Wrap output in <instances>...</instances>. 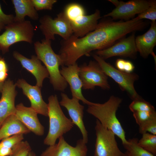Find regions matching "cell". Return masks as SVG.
I'll list each match as a JSON object with an SVG mask.
<instances>
[{
    "label": "cell",
    "mask_w": 156,
    "mask_h": 156,
    "mask_svg": "<svg viewBox=\"0 0 156 156\" xmlns=\"http://www.w3.org/2000/svg\"><path fill=\"white\" fill-rule=\"evenodd\" d=\"M108 1L112 3L116 7H117L119 5L120 2V1L117 0H109Z\"/></svg>",
    "instance_id": "38"
},
{
    "label": "cell",
    "mask_w": 156,
    "mask_h": 156,
    "mask_svg": "<svg viewBox=\"0 0 156 156\" xmlns=\"http://www.w3.org/2000/svg\"><path fill=\"white\" fill-rule=\"evenodd\" d=\"M3 83H0V93L1 92Z\"/></svg>",
    "instance_id": "40"
},
{
    "label": "cell",
    "mask_w": 156,
    "mask_h": 156,
    "mask_svg": "<svg viewBox=\"0 0 156 156\" xmlns=\"http://www.w3.org/2000/svg\"><path fill=\"white\" fill-rule=\"evenodd\" d=\"M33 4L37 11L42 10H51L56 0H31Z\"/></svg>",
    "instance_id": "32"
},
{
    "label": "cell",
    "mask_w": 156,
    "mask_h": 156,
    "mask_svg": "<svg viewBox=\"0 0 156 156\" xmlns=\"http://www.w3.org/2000/svg\"><path fill=\"white\" fill-rule=\"evenodd\" d=\"M38 114L31 107L25 106L22 103L16 106L14 114L30 131L38 136L43 135L44 128L40 122Z\"/></svg>",
    "instance_id": "17"
},
{
    "label": "cell",
    "mask_w": 156,
    "mask_h": 156,
    "mask_svg": "<svg viewBox=\"0 0 156 156\" xmlns=\"http://www.w3.org/2000/svg\"><path fill=\"white\" fill-rule=\"evenodd\" d=\"M133 115L138 126L148 120L156 118V112L146 111H137L133 112Z\"/></svg>",
    "instance_id": "28"
},
{
    "label": "cell",
    "mask_w": 156,
    "mask_h": 156,
    "mask_svg": "<svg viewBox=\"0 0 156 156\" xmlns=\"http://www.w3.org/2000/svg\"><path fill=\"white\" fill-rule=\"evenodd\" d=\"M145 24L142 20L135 18L126 21H104L98 23L93 31L83 37L76 38L75 47L80 54L87 55L93 51L110 47L128 34L141 30Z\"/></svg>",
    "instance_id": "1"
},
{
    "label": "cell",
    "mask_w": 156,
    "mask_h": 156,
    "mask_svg": "<svg viewBox=\"0 0 156 156\" xmlns=\"http://www.w3.org/2000/svg\"><path fill=\"white\" fill-rule=\"evenodd\" d=\"M129 108L133 112L141 111H155L154 107L141 97L133 100L129 105Z\"/></svg>",
    "instance_id": "26"
},
{
    "label": "cell",
    "mask_w": 156,
    "mask_h": 156,
    "mask_svg": "<svg viewBox=\"0 0 156 156\" xmlns=\"http://www.w3.org/2000/svg\"><path fill=\"white\" fill-rule=\"evenodd\" d=\"M30 131L12 114L9 116L0 127V141L18 134H27Z\"/></svg>",
    "instance_id": "21"
},
{
    "label": "cell",
    "mask_w": 156,
    "mask_h": 156,
    "mask_svg": "<svg viewBox=\"0 0 156 156\" xmlns=\"http://www.w3.org/2000/svg\"><path fill=\"white\" fill-rule=\"evenodd\" d=\"M58 139L57 143L49 146L40 156H87L88 148L82 139L77 141L75 146L69 144L63 136Z\"/></svg>",
    "instance_id": "11"
},
{
    "label": "cell",
    "mask_w": 156,
    "mask_h": 156,
    "mask_svg": "<svg viewBox=\"0 0 156 156\" xmlns=\"http://www.w3.org/2000/svg\"><path fill=\"white\" fill-rule=\"evenodd\" d=\"M136 19L142 20L147 19L152 21H155L156 20V1L153 0L151 5L146 10L138 14Z\"/></svg>",
    "instance_id": "29"
},
{
    "label": "cell",
    "mask_w": 156,
    "mask_h": 156,
    "mask_svg": "<svg viewBox=\"0 0 156 156\" xmlns=\"http://www.w3.org/2000/svg\"><path fill=\"white\" fill-rule=\"evenodd\" d=\"M134 68V66L131 62L126 60L123 72L127 73H131L133 72Z\"/></svg>",
    "instance_id": "35"
},
{
    "label": "cell",
    "mask_w": 156,
    "mask_h": 156,
    "mask_svg": "<svg viewBox=\"0 0 156 156\" xmlns=\"http://www.w3.org/2000/svg\"><path fill=\"white\" fill-rule=\"evenodd\" d=\"M135 32L128 37L123 38L117 43L105 49L97 51L95 54L104 60L115 56L136 58L137 51L135 42Z\"/></svg>",
    "instance_id": "10"
},
{
    "label": "cell",
    "mask_w": 156,
    "mask_h": 156,
    "mask_svg": "<svg viewBox=\"0 0 156 156\" xmlns=\"http://www.w3.org/2000/svg\"><path fill=\"white\" fill-rule=\"evenodd\" d=\"M0 35V51L3 54L8 52L10 46L15 43L22 41L32 43L34 28L30 21H14Z\"/></svg>",
    "instance_id": "5"
},
{
    "label": "cell",
    "mask_w": 156,
    "mask_h": 156,
    "mask_svg": "<svg viewBox=\"0 0 156 156\" xmlns=\"http://www.w3.org/2000/svg\"><path fill=\"white\" fill-rule=\"evenodd\" d=\"M31 151L29 142L27 141H22L13 148L11 153L9 156H28Z\"/></svg>",
    "instance_id": "27"
},
{
    "label": "cell",
    "mask_w": 156,
    "mask_h": 156,
    "mask_svg": "<svg viewBox=\"0 0 156 156\" xmlns=\"http://www.w3.org/2000/svg\"><path fill=\"white\" fill-rule=\"evenodd\" d=\"M13 14H7L3 11L0 3V32L5 29L8 25L14 21Z\"/></svg>",
    "instance_id": "33"
},
{
    "label": "cell",
    "mask_w": 156,
    "mask_h": 156,
    "mask_svg": "<svg viewBox=\"0 0 156 156\" xmlns=\"http://www.w3.org/2000/svg\"><path fill=\"white\" fill-rule=\"evenodd\" d=\"M135 44L137 52L143 58H146L150 55L153 57L156 62V55L153 49L156 44V23L152 21L150 27L144 34L135 38Z\"/></svg>",
    "instance_id": "20"
},
{
    "label": "cell",
    "mask_w": 156,
    "mask_h": 156,
    "mask_svg": "<svg viewBox=\"0 0 156 156\" xmlns=\"http://www.w3.org/2000/svg\"><path fill=\"white\" fill-rule=\"evenodd\" d=\"M51 40L45 39L40 42L34 43L37 57L44 64L49 75L50 82L55 90L64 92L68 83L61 75L59 67L61 60L58 54H56L51 47Z\"/></svg>",
    "instance_id": "3"
},
{
    "label": "cell",
    "mask_w": 156,
    "mask_h": 156,
    "mask_svg": "<svg viewBox=\"0 0 156 156\" xmlns=\"http://www.w3.org/2000/svg\"><path fill=\"white\" fill-rule=\"evenodd\" d=\"M23 134L14 135L2 140L0 145L12 149L16 144L23 141L24 138Z\"/></svg>",
    "instance_id": "30"
},
{
    "label": "cell",
    "mask_w": 156,
    "mask_h": 156,
    "mask_svg": "<svg viewBox=\"0 0 156 156\" xmlns=\"http://www.w3.org/2000/svg\"><path fill=\"white\" fill-rule=\"evenodd\" d=\"M138 140L137 138L129 139L127 143L123 144L126 156H155L139 146Z\"/></svg>",
    "instance_id": "23"
},
{
    "label": "cell",
    "mask_w": 156,
    "mask_h": 156,
    "mask_svg": "<svg viewBox=\"0 0 156 156\" xmlns=\"http://www.w3.org/2000/svg\"><path fill=\"white\" fill-rule=\"evenodd\" d=\"M100 18V11L97 10L90 15H81L69 21L73 35L77 37L81 38L93 31L97 27Z\"/></svg>",
    "instance_id": "19"
},
{
    "label": "cell",
    "mask_w": 156,
    "mask_h": 156,
    "mask_svg": "<svg viewBox=\"0 0 156 156\" xmlns=\"http://www.w3.org/2000/svg\"><path fill=\"white\" fill-rule=\"evenodd\" d=\"M28 156H36V155L34 152L31 151L29 153Z\"/></svg>",
    "instance_id": "39"
},
{
    "label": "cell",
    "mask_w": 156,
    "mask_h": 156,
    "mask_svg": "<svg viewBox=\"0 0 156 156\" xmlns=\"http://www.w3.org/2000/svg\"><path fill=\"white\" fill-rule=\"evenodd\" d=\"M15 84L22 89L23 94L29 100L30 107L38 114L48 116V104L42 98L40 88L36 85H30L23 79H19Z\"/></svg>",
    "instance_id": "15"
},
{
    "label": "cell",
    "mask_w": 156,
    "mask_h": 156,
    "mask_svg": "<svg viewBox=\"0 0 156 156\" xmlns=\"http://www.w3.org/2000/svg\"><path fill=\"white\" fill-rule=\"evenodd\" d=\"M79 74L83 89L93 90L96 86L103 90L110 88L108 76L96 61H91L88 64L80 66Z\"/></svg>",
    "instance_id": "9"
},
{
    "label": "cell",
    "mask_w": 156,
    "mask_h": 156,
    "mask_svg": "<svg viewBox=\"0 0 156 156\" xmlns=\"http://www.w3.org/2000/svg\"><path fill=\"white\" fill-rule=\"evenodd\" d=\"M39 22V28L45 39L54 40L55 35L57 34L65 40L73 34L70 22L63 12L54 18L48 15H44L40 18Z\"/></svg>",
    "instance_id": "7"
},
{
    "label": "cell",
    "mask_w": 156,
    "mask_h": 156,
    "mask_svg": "<svg viewBox=\"0 0 156 156\" xmlns=\"http://www.w3.org/2000/svg\"><path fill=\"white\" fill-rule=\"evenodd\" d=\"M153 0H133L125 2L120 1L119 5L112 12L104 16L111 17L114 20L125 19L127 21L139 14L151 5Z\"/></svg>",
    "instance_id": "12"
},
{
    "label": "cell",
    "mask_w": 156,
    "mask_h": 156,
    "mask_svg": "<svg viewBox=\"0 0 156 156\" xmlns=\"http://www.w3.org/2000/svg\"><path fill=\"white\" fill-rule=\"evenodd\" d=\"M95 129L96 138L94 156H126L119 149L114 133L97 119Z\"/></svg>",
    "instance_id": "8"
},
{
    "label": "cell",
    "mask_w": 156,
    "mask_h": 156,
    "mask_svg": "<svg viewBox=\"0 0 156 156\" xmlns=\"http://www.w3.org/2000/svg\"><path fill=\"white\" fill-rule=\"evenodd\" d=\"M16 86L10 79L3 83L0 100V127L9 116L15 112V101L17 93Z\"/></svg>",
    "instance_id": "14"
},
{
    "label": "cell",
    "mask_w": 156,
    "mask_h": 156,
    "mask_svg": "<svg viewBox=\"0 0 156 156\" xmlns=\"http://www.w3.org/2000/svg\"><path fill=\"white\" fill-rule=\"evenodd\" d=\"M15 12L14 21L21 22L25 21L27 16L34 20H37L39 15L31 0H12Z\"/></svg>",
    "instance_id": "22"
},
{
    "label": "cell",
    "mask_w": 156,
    "mask_h": 156,
    "mask_svg": "<svg viewBox=\"0 0 156 156\" xmlns=\"http://www.w3.org/2000/svg\"><path fill=\"white\" fill-rule=\"evenodd\" d=\"M61 100L59 102L60 105L67 110L70 119L79 129L82 135V139L86 144L88 141V133L83 120L84 106L80 104L79 100L76 98L70 99L63 92H61Z\"/></svg>",
    "instance_id": "13"
},
{
    "label": "cell",
    "mask_w": 156,
    "mask_h": 156,
    "mask_svg": "<svg viewBox=\"0 0 156 156\" xmlns=\"http://www.w3.org/2000/svg\"><path fill=\"white\" fill-rule=\"evenodd\" d=\"M92 56L106 75L117 83L121 89L126 92L133 100L141 97L134 86L135 82L139 78L138 75L120 71L95 54Z\"/></svg>",
    "instance_id": "6"
},
{
    "label": "cell",
    "mask_w": 156,
    "mask_h": 156,
    "mask_svg": "<svg viewBox=\"0 0 156 156\" xmlns=\"http://www.w3.org/2000/svg\"><path fill=\"white\" fill-rule=\"evenodd\" d=\"M12 151V149L0 145V156H9Z\"/></svg>",
    "instance_id": "37"
},
{
    "label": "cell",
    "mask_w": 156,
    "mask_h": 156,
    "mask_svg": "<svg viewBox=\"0 0 156 156\" xmlns=\"http://www.w3.org/2000/svg\"><path fill=\"white\" fill-rule=\"evenodd\" d=\"M48 100L49 128L44 144L50 146L55 144L57 139L69 131L74 125L64 113L56 95L50 96Z\"/></svg>",
    "instance_id": "4"
},
{
    "label": "cell",
    "mask_w": 156,
    "mask_h": 156,
    "mask_svg": "<svg viewBox=\"0 0 156 156\" xmlns=\"http://www.w3.org/2000/svg\"><path fill=\"white\" fill-rule=\"evenodd\" d=\"M8 71V66L4 59L0 57V83H3L6 81Z\"/></svg>",
    "instance_id": "34"
},
{
    "label": "cell",
    "mask_w": 156,
    "mask_h": 156,
    "mask_svg": "<svg viewBox=\"0 0 156 156\" xmlns=\"http://www.w3.org/2000/svg\"><path fill=\"white\" fill-rule=\"evenodd\" d=\"M63 12L69 21H73L79 16L86 14L85 9L82 5L74 3L68 4Z\"/></svg>",
    "instance_id": "25"
},
{
    "label": "cell",
    "mask_w": 156,
    "mask_h": 156,
    "mask_svg": "<svg viewBox=\"0 0 156 156\" xmlns=\"http://www.w3.org/2000/svg\"><path fill=\"white\" fill-rule=\"evenodd\" d=\"M122 99L114 96L103 103L92 102L88 105L87 112L97 118L101 125L113 132L120 139L122 144L127 142L125 133L116 116Z\"/></svg>",
    "instance_id": "2"
},
{
    "label": "cell",
    "mask_w": 156,
    "mask_h": 156,
    "mask_svg": "<svg viewBox=\"0 0 156 156\" xmlns=\"http://www.w3.org/2000/svg\"><path fill=\"white\" fill-rule=\"evenodd\" d=\"M79 66L76 63L72 65L62 66L60 70L61 75L70 87L72 97L81 100L84 104L88 105L92 102L87 100L82 92V84L79 76Z\"/></svg>",
    "instance_id": "16"
},
{
    "label": "cell",
    "mask_w": 156,
    "mask_h": 156,
    "mask_svg": "<svg viewBox=\"0 0 156 156\" xmlns=\"http://www.w3.org/2000/svg\"><path fill=\"white\" fill-rule=\"evenodd\" d=\"M13 55L23 68L34 76L36 81V85L42 87L44 79L49 78V75L46 67L42 65L37 56L33 55L31 59H29L16 51H14Z\"/></svg>",
    "instance_id": "18"
},
{
    "label": "cell",
    "mask_w": 156,
    "mask_h": 156,
    "mask_svg": "<svg viewBox=\"0 0 156 156\" xmlns=\"http://www.w3.org/2000/svg\"><path fill=\"white\" fill-rule=\"evenodd\" d=\"M125 61V60L122 59L120 58L117 59L116 60L115 63V65L116 69L123 72Z\"/></svg>",
    "instance_id": "36"
},
{
    "label": "cell",
    "mask_w": 156,
    "mask_h": 156,
    "mask_svg": "<svg viewBox=\"0 0 156 156\" xmlns=\"http://www.w3.org/2000/svg\"><path fill=\"white\" fill-rule=\"evenodd\" d=\"M138 144L144 149L156 155V135L148 133H144L141 139L138 140Z\"/></svg>",
    "instance_id": "24"
},
{
    "label": "cell",
    "mask_w": 156,
    "mask_h": 156,
    "mask_svg": "<svg viewBox=\"0 0 156 156\" xmlns=\"http://www.w3.org/2000/svg\"><path fill=\"white\" fill-rule=\"evenodd\" d=\"M139 126V132L141 134L148 133L156 135V118L151 119Z\"/></svg>",
    "instance_id": "31"
}]
</instances>
